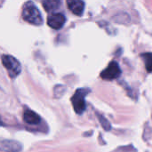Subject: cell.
I'll list each match as a JSON object with an SVG mask.
<instances>
[{
  "instance_id": "cell-9",
  "label": "cell",
  "mask_w": 152,
  "mask_h": 152,
  "mask_svg": "<svg viewBox=\"0 0 152 152\" xmlns=\"http://www.w3.org/2000/svg\"><path fill=\"white\" fill-rule=\"evenodd\" d=\"M60 1H55V0H48V1H44L43 2V5L45 9V11L50 12V11H53L55 9L58 8V6L60 5Z\"/></svg>"
},
{
  "instance_id": "cell-4",
  "label": "cell",
  "mask_w": 152,
  "mask_h": 152,
  "mask_svg": "<svg viewBox=\"0 0 152 152\" xmlns=\"http://www.w3.org/2000/svg\"><path fill=\"white\" fill-rule=\"evenodd\" d=\"M121 74V69L119 68V65L118 62L116 61H111L108 67L102 70V72L101 73V77L104 80H114L116 78H118Z\"/></svg>"
},
{
  "instance_id": "cell-3",
  "label": "cell",
  "mask_w": 152,
  "mask_h": 152,
  "mask_svg": "<svg viewBox=\"0 0 152 152\" xmlns=\"http://www.w3.org/2000/svg\"><path fill=\"white\" fill-rule=\"evenodd\" d=\"M2 62L4 67L7 69L11 77L14 78L18 75H20L21 71V66L17 59H15L12 55H3Z\"/></svg>"
},
{
  "instance_id": "cell-5",
  "label": "cell",
  "mask_w": 152,
  "mask_h": 152,
  "mask_svg": "<svg viewBox=\"0 0 152 152\" xmlns=\"http://www.w3.org/2000/svg\"><path fill=\"white\" fill-rule=\"evenodd\" d=\"M66 18L62 13H53L47 18V24L53 29H60L65 24Z\"/></svg>"
},
{
  "instance_id": "cell-12",
  "label": "cell",
  "mask_w": 152,
  "mask_h": 152,
  "mask_svg": "<svg viewBox=\"0 0 152 152\" xmlns=\"http://www.w3.org/2000/svg\"><path fill=\"white\" fill-rule=\"evenodd\" d=\"M3 125V122H2V119H1V117H0V126Z\"/></svg>"
},
{
  "instance_id": "cell-2",
  "label": "cell",
  "mask_w": 152,
  "mask_h": 152,
  "mask_svg": "<svg viewBox=\"0 0 152 152\" xmlns=\"http://www.w3.org/2000/svg\"><path fill=\"white\" fill-rule=\"evenodd\" d=\"M90 92L89 89L80 88L76 91L74 95L71 98V102L74 107V110L77 114H82L86 110V96Z\"/></svg>"
},
{
  "instance_id": "cell-8",
  "label": "cell",
  "mask_w": 152,
  "mask_h": 152,
  "mask_svg": "<svg viewBox=\"0 0 152 152\" xmlns=\"http://www.w3.org/2000/svg\"><path fill=\"white\" fill-rule=\"evenodd\" d=\"M23 119L26 123H28L29 125H37L41 120L39 115L30 110H25V112L23 114Z\"/></svg>"
},
{
  "instance_id": "cell-10",
  "label": "cell",
  "mask_w": 152,
  "mask_h": 152,
  "mask_svg": "<svg viewBox=\"0 0 152 152\" xmlns=\"http://www.w3.org/2000/svg\"><path fill=\"white\" fill-rule=\"evenodd\" d=\"M142 57L145 62V67L148 72H152V53H142Z\"/></svg>"
},
{
  "instance_id": "cell-11",
  "label": "cell",
  "mask_w": 152,
  "mask_h": 152,
  "mask_svg": "<svg viewBox=\"0 0 152 152\" xmlns=\"http://www.w3.org/2000/svg\"><path fill=\"white\" fill-rule=\"evenodd\" d=\"M98 117H99L100 122H101L102 126H103V128H104L105 130H107V131L110 130V129H111V126L110 125V123L108 122V120H107L105 118L102 117V116H98Z\"/></svg>"
},
{
  "instance_id": "cell-6",
  "label": "cell",
  "mask_w": 152,
  "mask_h": 152,
  "mask_svg": "<svg viewBox=\"0 0 152 152\" xmlns=\"http://www.w3.org/2000/svg\"><path fill=\"white\" fill-rule=\"evenodd\" d=\"M22 149L20 143L12 140L0 141V151L3 152H20Z\"/></svg>"
},
{
  "instance_id": "cell-7",
  "label": "cell",
  "mask_w": 152,
  "mask_h": 152,
  "mask_svg": "<svg viewBox=\"0 0 152 152\" xmlns=\"http://www.w3.org/2000/svg\"><path fill=\"white\" fill-rule=\"evenodd\" d=\"M69 9L76 15H82L85 9V3L80 0H69L67 2Z\"/></svg>"
},
{
  "instance_id": "cell-1",
  "label": "cell",
  "mask_w": 152,
  "mask_h": 152,
  "mask_svg": "<svg viewBox=\"0 0 152 152\" xmlns=\"http://www.w3.org/2000/svg\"><path fill=\"white\" fill-rule=\"evenodd\" d=\"M22 17L27 22L33 25H41L43 23V18L40 11L32 2H27L24 4Z\"/></svg>"
}]
</instances>
